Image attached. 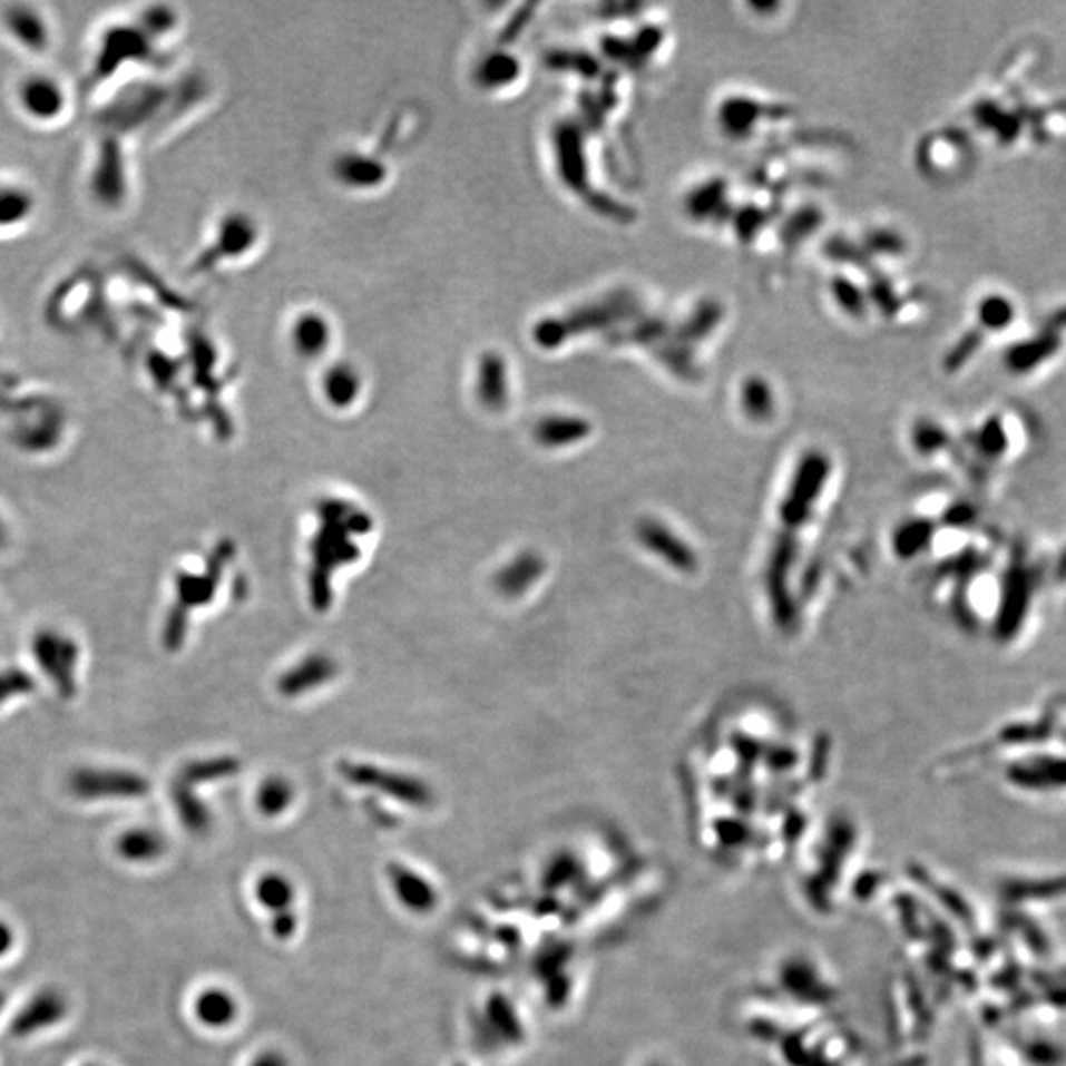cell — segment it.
Returning <instances> with one entry per match:
<instances>
[{
  "label": "cell",
  "instance_id": "obj_1",
  "mask_svg": "<svg viewBox=\"0 0 1066 1066\" xmlns=\"http://www.w3.org/2000/svg\"><path fill=\"white\" fill-rule=\"evenodd\" d=\"M321 531L316 534L313 546V577H311V593L316 608H326L330 603V575L339 565L352 564L358 557V549L350 541V534H368L372 521L364 512L355 510L350 503H321Z\"/></svg>",
  "mask_w": 1066,
  "mask_h": 1066
},
{
  "label": "cell",
  "instance_id": "obj_9",
  "mask_svg": "<svg viewBox=\"0 0 1066 1066\" xmlns=\"http://www.w3.org/2000/svg\"><path fill=\"white\" fill-rule=\"evenodd\" d=\"M36 214V196L25 184L0 176V235L27 226Z\"/></svg>",
  "mask_w": 1066,
  "mask_h": 1066
},
{
  "label": "cell",
  "instance_id": "obj_7",
  "mask_svg": "<svg viewBox=\"0 0 1066 1066\" xmlns=\"http://www.w3.org/2000/svg\"><path fill=\"white\" fill-rule=\"evenodd\" d=\"M824 478V457H808L806 462L800 469V475L794 480V485H792L786 502H784L782 516H784L786 524H790V526L802 524V520L806 518L808 510H810V503L822 488Z\"/></svg>",
  "mask_w": 1066,
  "mask_h": 1066
},
{
  "label": "cell",
  "instance_id": "obj_2",
  "mask_svg": "<svg viewBox=\"0 0 1066 1066\" xmlns=\"http://www.w3.org/2000/svg\"><path fill=\"white\" fill-rule=\"evenodd\" d=\"M10 101L22 121L36 129H56L74 109L68 81L48 70H28L18 76L10 89Z\"/></svg>",
  "mask_w": 1066,
  "mask_h": 1066
},
{
  "label": "cell",
  "instance_id": "obj_5",
  "mask_svg": "<svg viewBox=\"0 0 1066 1066\" xmlns=\"http://www.w3.org/2000/svg\"><path fill=\"white\" fill-rule=\"evenodd\" d=\"M334 340V329L326 314L316 311L296 314L288 329V344L303 360H321L329 354Z\"/></svg>",
  "mask_w": 1066,
  "mask_h": 1066
},
{
  "label": "cell",
  "instance_id": "obj_10",
  "mask_svg": "<svg viewBox=\"0 0 1066 1066\" xmlns=\"http://www.w3.org/2000/svg\"><path fill=\"white\" fill-rule=\"evenodd\" d=\"M364 388V378L352 362H332L322 375V393L334 408L354 405Z\"/></svg>",
  "mask_w": 1066,
  "mask_h": 1066
},
{
  "label": "cell",
  "instance_id": "obj_16",
  "mask_svg": "<svg viewBox=\"0 0 1066 1066\" xmlns=\"http://www.w3.org/2000/svg\"><path fill=\"white\" fill-rule=\"evenodd\" d=\"M981 321L988 329H1001L1007 322L1011 321L1014 311L1011 304L1007 303L1001 296H989L984 301L980 309Z\"/></svg>",
  "mask_w": 1066,
  "mask_h": 1066
},
{
  "label": "cell",
  "instance_id": "obj_12",
  "mask_svg": "<svg viewBox=\"0 0 1066 1066\" xmlns=\"http://www.w3.org/2000/svg\"><path fill=\"white\" fill-rule=\"evenodd\" d=\"M640 539L644 541V546L656 551L659 557H664L668 564L674 565L677 569L682 571H692L697 565V559H695L694 551L690 547L685 546L682 539L674 536L668 528L659 526L658 521H646L642 524L640 529Z\"/></svg>",
  "mask_w": 1066,
  "mask_h": 1066
},
{
  "label": "cell",
  "instance_id": "obj_3",
  "mask_svg": "<svg viewBox=\"0 0 1066 1066\" xmlns=\"http://www.w3.org/2000/svg\"><path fill=\"white\" fill-rule=\"evenodd\" d=\"M0 35L30 58H46L56 48V20L35 2H9L0 7Z\"/></svg>",
  "mask_w": 1066,
  "mask_h": 1066
},
{
  "label": "cell",
  "instance_id": "obj_8",
  "mask_svg": "<svg viewBox=\"0 0 1066 1066\" xmlns=\"http://www.w3.org/2000/svg\"><path fill=\"white\" fill-rule=\"evenodd\" d=\"M342 769H344V776L350 781L365 784V786H378L383 789V792H390L393 796L403 798L409 802H426L429 798L426 786L415 779L398 776L393 772H383L368 764H344Z\"/></svg>",
  "mask_w": 1066,
  "mask_h": 1066
},
{
  "label": "cell",
  "instance_id": "obj_15",
  "mask_svg": "<svg viewBox=\"0 0 1066 1066\" xmlns=\"http://www.w3.org/2000/svg\"><path fill=\"white\" fill-rule=\"evenodd\" d=\"M291 800V789L285 781L275 779L270 781L260 792V808H263L267 814H278Z\"/></svg>",
  "mask_w": 1066,
  "mask_h": 1066
},
{
  "label": "cell",
  "instance_id": "obj_11",
  "mask_svg": "<svg viewBox=\"0 0 1066 1066\" xmlns=\"http://www.w3.org/2000/svg\"><path fill=\"white\" fill-rule=\"evenodd\" d=\"M336 672H339V666H336L334 659L322 656V654H314V656L304 658L295 668L288 669L281 679L278 687H281L283 694L295 697V695L311 692L314 687L326 684L332 677L336 676Z\"/></svg>",
  "mask_w": 1066,
  "mask_h": 1066
},
{
  "label": "cell",
  "instance_id": "obj_14",
  "mask_svg": "<svg viewBox=\"0 0 1066 1066\" xmlns=\"http://www.w3.org/2000/svg\"><path fill=\"white\" fill-rule=\"evenodd\" d=\"M585 433L587 426L575 419H551L538 427V439L547 447H561L575 439H581Z\"/></svg>",
  "mask_w": 1066,
  "mask_h": 1066
},
{
  "label": "cell",
  "instance_id": "obj_13",
  "mask_svg": "<svg viewBox=\"0 0 1066 1066\" xmlns=\"http://www.w3.org/2000/svg\"><path fill=\"white\" fill-rule=\"evenodd\" d=\"M541 571H544V564L538 555L524 554L518 559H514L512 564L503 567L502 573L496 577V585L503 595L516 597L528 589Z\"/></svg>",
  "mask_w": 1066,
  "mask_h": 1066
},
{
  "label": "cell",
  "instance_id": "obj_4",
  "mask_svg": "<svg viewBox=\"0 0 1066 1066\" xmlns=\"http://www.w3.org/2000/svg\"><path fill=\"white\" fill-rule=\"evenodd\" d=\"M125 184H127V170H125V157L119 143L99 140L94 153V163L89 166V176H87L89 192L101 204L114 206L117 199L121 202L123 196L127 194Z\"/></svg>",
  "mask_w": 1066,
  "mask_h": 1066
},
{
  "label": "cell",
  "instance_id": "obj_6",
  "mask_svg": "<svg viewBox=\"0 0 1066 1066\" xmlns=\"http://www.w3.org/2000/svg\"><path fill=\"white\" fill-rule=\"evenodd\" d=\"M229 555H232V546H222V549L214 554V567H209L208 575L183 573V575L178 577V585H176V589H178V607L174 608L170 615L178 616V618L186 620L190 608L209 603V598L216 593L217 579H219V573H222V564L226 561Z\"/></svg>",
  "mask_w": 1066,
  "mask_h": 1066
}]
</instances>
